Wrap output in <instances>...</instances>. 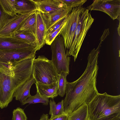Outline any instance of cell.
<instances>
[{
    "mask_svg": "<svg viewBox=\"0 0 120 120\" xmlns=\"http://www.w3.org/2000/svg\"><path fill=\"white\" fill-rule=\"evenodd\" d=\"M101 46L94 48L87 58L86 67L83 73L76 81L67 82L66 96L64 100L65 113H71L84 104L88 105L99 93L97 88L98 66V58Z\"/></svg>",
    "mask_w": 120,
    "mask_h": 120,
    "instance_id": "6da1fadb",
    "label": "cell"
},
{
    "mask_svg": "<svg viewBox=\"0 0 120 120\" xmlns=\"http://www.w3.org/2000/svg\"><path fill=\"white\" fill-rule=\"evenodd\" d=\"M36 56L12 64L0 62V107H6L16 90L32 76Z\"/></svg>",
    "mask_w": 120,
    "mask_h": 120,
    "instance_id": "7a4b0ae2",
    "label": "cell"
},
{
    "mask_svg": "<svg viewBox=\"0 0 120 120\" xmlns=\"http://www.w3.org/2000/svg\"><path fill=\"white\" fill-rule=\"evenodd\" d=\"M89 120L120 119V95L98 93L88 104Z\"/></svg>",
    "mask_w": 120,
    "mask_h": 120,
    "instance_id": "3957f363",
    "label": "cell"
},
{
    "mask_svg": "<svg viewBox=\"0 0 120 120\" xmlns=\"http://www.w3.org/2000/svg\"><path fill=\"white\" fill-rule=\"evenodd\" d=\"M58 75L51 60L42 55L34 59L32 76L36 82L50 85L57 82Z\"/></svg>",
    "mask_w": 120,
    "mask_h": 120,
    "instance_id": "277c9868",
    "label": "cell"
},
{
    "mask_svg": "<svg viewBox=\"0 0 120 120\" xmlns=\"http://www.w3.org/2000/svg\"><path fill=\"white\" fill-rule=\"evenodd\" d=\"M89 10L85 8L75 30L71 46L66 53L68 56H71L75 62L77 57L86 35L93 22Z\"/></svg>",
    "mask_w": 120,
    "mask_h": 120,
    "instance_id": "5b68a950",
    "label": "cell"
},
{
    "mask_svg": "<svg viewBox=\"0 0 120 120\" xmlns=\"http://www.w3.org/2000/svg\"><path fill=\"white\" fill-rule=\"evenodd\" d=\"M51 61L58 74L69 72L71 58L66 54L64 43L62 37L58 35L51 43Z\"/></svg>",
    "mask_w": 120,
    "mask_h": 120,
    "instance_id": "8992f818",
    "label": "cell"
},
{
    "mask_svg": "<svg viewBox=\"0 0 120 120\" xmlns=\"http://www.w3.org/2000/svg\"><path fill=\"white\" fill-rule=\"evenodd\" d=\"M85 8L81 6L72 9L68 15L64 25L58 35L63 38L66 53L71 46L75 30Z\"/></svg>",
    "mask_w": 120,
    "mask_h": 120,
    "instance_id": "52a82bcc",
    "label": "cell"
},
{
    "mask_svg": "<svg viewBox=\"0 0 120 120\" xmlns=\"http://www.w3.org/2000/svg\"><path fill=\"white\" fill-rule=\"evenodd\" d=\"M38 48L22 49L14 50H0V62L12 64L24 59L36 56Z\"/></svg>",
    "mask_w": 120,
    "mask_h": 120,
    "instance_id": "ba28073f",
    "label": "cell"
},
{
    "mask_svg": "<svg viewBox=\"0 0 120 120\" xmlns=\"http://www.w3.org/2000/svg\"><path fill=\"white\" fill-rule=\"evenodd\" d=\"M87 8L104 12L114 20L120 17V0H95Z\"/></svg>",
    "mask_w": 120,
    "mask_h": 120,
    "instance_id": "9c48e42d",
    "label": "cell"
},
{
    "mask_svg": "<svg viewBox=\"0 0 120 120\" xmlns=\"http://www.w3.org/2000/svg\"><path fill=\"white\" fill-rule=\"evenodd\" d=\"M36 47L38 48L36 45L27 43L10 35H0V50H11Z\"/></svg>",
    "mask_w": 120,
    "mask_h": 120,
    "instance_id": "30bf717a",
    "label": "cell"
},
{
    "mask_svg": "<svg viewBox=\"0 0 120 120\" xmlns=\"http://www.w3.org/2000/svg\"><path fill=\"white\" fill-rule=\"evenodd\" d=\"M35 11L24 14H17L8 19L0 31V35H10V33L17 30L26 19Z\"/></svg>",
    "mask_w": 120,
    "mask_h": 120,
    "instance_id": "8fae6325",
    "label": "cell"
},
{
    "mask_svg": "<svg viewBox=\"0 0 120 120\" xmlns=\"http://www.w3.org/2000/svg\"><path fill=\"white\" fill-rule=\"evenodd\" d=\"M32 0L36 5L38 10L42 14H50L66 7L57 0Z\"/></svg>",
    "mask_w": 120,
    "mask_h": 120,
    "instance_id": "7c38bea8",
    "label": "cell"
},
{
    "mask_svg": "<svg viewBox=\"0 0 120 120\" xmlns=\"http://www.w3.org/2000/svg\"><path fill=\"white\" fill-rule=\"evenodd\" d=\"M36 11V38L37 46L39 50L45 44L47 28L41 13L39 11Z\"/></svg>",
    "mask_w": 120,
    "mask_h": 120,
    "instance_id": "4fadbf2b",
    "label": "cell"
},
{
    "mask_svg": "<svg viewBox=\"0 0 120 120\" xmlns=\"http://www.w3.org/2000/svg\"><path fill=\"white\" fill-rule=\"evenodd\" d=\"M35 83L32 76L16 90L14 94L13 98L15 97L16 100L23 103L31 96L30 93V88L32 85Z\"/></svg>",
    "mask_w": 120,
    "mask_h": 120,
    "instance_id": "5bb4252c",
    "label": "cell"
},
{
    "mask_svg": "<svg viewBox=\"0 0 120 120\" xmlns=\"http://www.w3.org/2000/svg\"><path fill=\"white\" fill-rule=\"evenodd\" d=\"M35 84L37 91L44 97L53 99L58 95L57 82L48 85L38 82Z\"/></svg>",
    "mask_w": 120,
    "mask_h": 120,
    "instance_id": "9a60e30c",
    "label": "cell"
},
{
    "mask_svg": "<svg viewBox=\"0 0 120 120\" xmlns=\"http://www.w3.org/2000/svg\"><path fill=\"white\" fill-rule=\"evenodd\" d=\"M72 9L65 7L60 10L50 14L41 13L47 29L57 21L67 16Z\"/></svg>",
    "mask_w": 120,
    "mask_h": 120,
    "instance_id": "2e32d148",
    "label": "cell"
},
{
    "mask_svg": "<svg viewBox=\"0 0 120 120\" xmlns=\"http://www.w3.org/2000/svg\"><path fill=\"white\" fill-rule=\"evenodd\" d=\"M36 11L28 17L20 27L14 32L30 34L36 37Z\"/></svg>",
    "mask_w": 120,
    "mask_h": 120,
    "instance_id": "e0dca14e",
    "label": "cell"
},
{
    "mask_svg": "<svg viewBox=\"0 0 120 120\" xmlns=\"http://www.w3.org/2000/svg\"><path fill=\"white\" fill-rule=\"evenodd\" d=\"M15 5L17 14H24L38 10L32 0H15Z\"/></svg>",
    "mask_w": 120,
    "mask_h": 120,
    "instance_id": "ac0fdd59",
    "label": "cell"
},
{
    "mask_svg": "<svg viewBox=\"0 0 120 120\" xmlns=\"http://www.w3.org/2000/svg\"><path fill=\"white\" fill-rule=\"evenodd\" d=\"M88 105L84 104L68 115V120H89Z\"/></svg>",
    "mask_w": 120,
    "mask_h": 120,
    "instance_id": "d6986e66",
    "label": "cell"
},
{
    "mask_svg": "<svg viewBox=\"0 0 120 120\" xmlns=\"http://www.w3.org/2000/svg\"><path fill=\"white\" fill-rule=\"evenodd\" d=\"M49 114L51 117L60 116L66 114L64 111V100L56 104L54 101L50 100L49 101Z\"/></svg>",
    "mask_w": 120,
    "mask_h": 120,
    "instance_id": "ffe728a7",
    "label": "cell"
},
{
    "mask_svg": "<svg viewBox=\"0 0 120 120\" xmlns=\"http://www.w3.org/2000/svg\"><path fill=\"white\" fill-rule=\"evenodd\" d=\"M15 0H0V5L3 11L10 16L16 15L15 5Z\"/></svg>",
    "mask_w": 120,
    "mask_h": 120,
    "instance_id": "44dd1931",
    "label": "cell"
},
{
    "mask_svg": "<svg viewBox=\"0 0 120 120\" xmlns=\"http://www.w3.org/2000/svg\"><path fill=\"white\" fill-rule=\"evenodd\" d=\"M10 35L27 43L37 45L36 38L32 34L14 32L10 33Z\"/></svg>",
    "mask_w": 120,
    "mask_h": 120,
    "instance_id": "7402d4cb",
    "label": "cell"
},
{
    "mask_svg": "<svg viewBox=\"0 0 120 120\" xmlns=\"http://www.w3.org/2000/svg\"><path fill=\"white\" fill-rule=\"evenodd\" d=\"M69 74V73L65 72H62L58 74L57 81L58 94L61 97H63L65 94L68 82L66 77Z\"/></svg>",
    "mask_w": 120,
    "mask_h": 120,
    "instance_id": "603a6c76",
    "label": "cell"
},
{
    "mask_svg": "<svg viewBox=\"0 0 120 120\" xmlns=\"http://www.w3.org/2000/svg\"><path fill=\"white\" fill-rule=\"evenodd\" d=\"M49 102V98L42 96L37 91L35 95L34 96L31 95L22 104L24 105L27 103L31 104L41 103L44 105H47Z\"/></svg>",
    "mask_w": 120,
    "mask_h": 120,
    "instance_id": "cb8c5ba5",
    "label": "cell"
},
{
    "mask_svg": "<svg viewBox=\"0 0 120 120\" xmlns=\"http://www.w3.org/2000/svg\"><path fill=\"white\" fill-rule=\"evenodd\" d=\"M62 3L65 6L72 9L77 7L81 6L87 1L86 0H57Z\"/></svg>",
    "mask_w": 120,
    "mask_h": 120,
    "instance_id": "d4e9b609",
    "label": "cell"
},
{
    "mask_svg": "<svg viewBox=\"0 0 120 120\" xmlns=\"http://www.w3.org/2000/svg\"><path fill=\"white\" fill-rule=\"evenodd\" d=\"M12 120H27V117L24 110L18 108L13 111Z\"/></svg>",
    "mask_w": 120,
    "mask_h": 120,
    "instance_id": "484cf974",
    "label": "cell"
},
{
    "mask_svg": "<svg viewBox=\"0 0 120 120\" xmlns=\"http://www.w3.org/2000/svg\"><path fill=\"white\" fill-rule=\"evenodd\" d=\"M65 22L57 30L46 35L45 40V43L49 45H51L55 39L59 34L64 26Z\"/></svg>",
    "mask_w": 120,
    "mask_h": 120,
    "instance_id": "4316f807",
    "label": "cell"
},
{
    "mask_svg": "<svg viewBox=\"0 0 120 120\" xmlns=\"http://www.w3.org/2000/svg\"><path fill=\"white\" fill-rule=\"evenodd\" d=\"M67 15L56 22L47 29L46 35L58 29L66 21Z\"/></svg>",
    "mask_w": 120,
    "mask_h": 120,
    "instance_id": "83f0119b",
    "label": "cell"
},
{
    "mask_svg": "<svg viewBox=\"0 0 120 120\" xmlns=\"http://www.w3.org/2000/svg\"><path fill=\"white\" fill-rule=\"evenodd\" d=\"M11 17L3 11L0 5V31L4 27L7 20Z\"/></svg>",
    "mask_w": 120,
    "mask_h": 120,
    "instance_id": "f1b7e54d",
    "label": "cell"
},
{
    "mask_svg": "<svg viewBox=\"0 0 120 120\" xmlns=\"http://www.w3.org/2000/svg\"><path fill=\"white\" fill-rule=\"evenodd\" d=\"M68 115L65 114L60 116L50 117L48 120H68Z\"/></svg>",
    "mask_w": 120,
    "mask_h": 120,
    "instance_id": "f546056e",
    "label": "cell"
},
{
    "mask_svg": "<svg viewBox=\"0 0 120 120\" xmlns=\"http://www.w3.org/2000/svg\"><path fill=\"white\" fill-rule=\"evenodd\" d=\"M49 115L47 114H43L39 120H48Z\"/></svg>",
    "mask_w": 120,
    "mask_h": 120,
    "instance_id": "4dcf8cb0",
    "label": "cell"
},
{
    "mask_svg": "<svg viewBox=\"0 0 120 120\" xmlns=\"http://www.w3.org/2000/svg\"><path fill=\"white\" fill-rule=\"evenodd\" d=\"M119 21V23L118 25V26L117 28V30L118 31V34L119 36H120V17L118 19Z\"/></svg>",
    "mask_w": 120,
    "mask_h": 120,
    "instance_id": "1f68e13d",
    "label": "cell"
},
{
    "mask_svg": "<svg viewBox=\"0 0 120 120\" xmlns=\"http://www.w3.org/2000/svg\"><path fill=\"white\" fill-rule=\"evenodd\" d=\"M120 120V119H118V120Z\"/></svg>",
    "mask_w": 120,
    "mask_h": 120,
    "instance_id": "d6a6232c",
    "label": "cell"
}]
</instances>
